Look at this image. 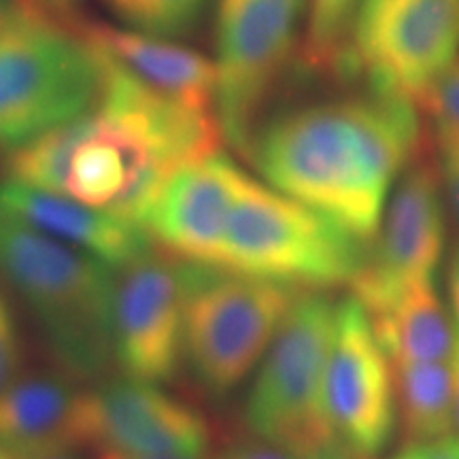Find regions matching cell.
<instances>
[{
	"label": "cell",
	"mask_w": 459,
	"mask_h": 459,
	"mask_svg": "<svg viewBox=\"0 0 459 459\" xmlns=\"http://www.w3.org/2000/svg\"><path fill=\"white\" fill-rule=\"evenodd\" d=\"M417 147L415 105L370 90L279 115L257 128L249 156L277 192L368 245Z\"/></svg>",
	"instance_id": "7a4b0ae2"
},
{
	"label": "cell",
	"mask_w": 459,
	"mask_h": 459,
	"mask_svg": "<svg viewBox=\"0 0 459 459\" xmlns=\"http://www.w3.org/2000/svg\"><path fill=\"white\" fill-rule=\"evenodd\" d=\"M79 395L65 378L17 377L0 392V449L15 459L77 449Z\"/></svg>",
	"instance_id": "e0dca14e"
},
{
	"label": "cell",
	"mask_w": 459,
	"mask_h": 459,
	"mask_svg": "<svg viewBox=\"0 0 459 459\" xmlns=\"http://www.w3.org/2000/svg\"><path fill=\"white\" fill-rule=\"evenodd\" d=\"M325 404L344 451L355 459H375L385 451L398 421L394 370L368 311L355 296L336 307Z\"/></svg>",
	"instance_id": "8fae6325"
},
{
	"label": "cell",
	"mask_w": 459,
	"mask_h": 459,
	"mask_svg": "<svg viewBox=\"0 0 459 459\" xmlns=\"http://www.w3.org/2000/svg\"><path fill=\"white\" fill-rule=\"evenodd\" d=\"M336 307L338 302L315 291L298 298L247 398L251 432L300 459H319L342 449L325 404Z\"/></svg>",
	"instance_id": "8992f818"
},
{
	"label": "cell",
	"mask_w": 459,
	"mask_h": 459,
	"mask_svg": "<svg viewBox=\"0 0 459 459\" xmlns=\"http://www.w3.org/2000/svg\"><path fill=\"white\" fill-rule=\"evenodd\" d=\"M196 264L147 251L115 271L113 355L126 378L170 381L186 359V307Z\"/></svg>",
	"instance_id": "30bf717a"
},
{
	"label": "cell",
	"mask_w": 459,
	"mask_h": 459,
	"mask_svg": "<svg viewBox=\"0 0 459 459\" xmlns=\"http://www.w3.org/2000/svg\"><path fill=\"white\" fill-rule=\"evenodd\" d=\"M440 181L445 183L446 196L459 217V132L438 130Z\"/></svg>",
	"instance_id": "cb8c5ba5"
},
{
	"label": "cell",
	"mask_w": 459,
	"mask_h": 459,
	"mask_svg": "<svg viewBox=\"0 0 459 459\" xmlns=\"http://www.w3.org/2000/svg\"><path fill=\"white\" fill-rule=\"evenodd\" d=\"M283 3H287V4H291V7H296V9H300V11H302V7H304V3H307V0H283Z\"/></svg>",
	"instance_id": "d6a6232c"
},
{
	"label": "cell",
	"mask_w": 459,
	"mask_h": 459,
	"mask_svg": "<svg viewBox=\"0 0 459 459\" xmlns=\"http://www.w3.org/2000/svg\"><path fill=\"white\" fill-rule=\"evenodd\" d=\"M372 330L389 361H451L455 325L434 279L417 281L383 311L372 313Z\"/></svg>",
	"instance_id": "ac0fdd59"
},
{
	"label": "cell",
	"mask_w": 459,
	"mask_h": 459,
	"mask_svg": "<svg viewBox=\"0 0 459 459\" xmlns=\"http://www.w3.org/2000/svg\"><path fill=\"white\" fill-rule=\"evenodd\" d=\"M298 15L283 0H220L215 117L240 152L249 153L264 102L294 51Z\"/></svg>",
	"instance_id": "9c48e42d"
},
{
	"label": "cell",
	"mask_w": 459,
	"mask_h": 459,
	"mask_svg": "<svg viewBox=\"0 0 459 459\" xmlns=\"http://www.w3.org/2000/svg\"><path fill=\"white\" fill-rule=\"evenodd\" d=\"M319 459H355V457L349 451L341 449V451H334V453H330V455H324V457H319Z\"/></svg>",
	"instance_id": "1f68e13d"
},
{
	"label": "cell",
	"mask_w": 459,
	"mask_h": 459,
	"mask_svg": "<svg viewBox=\"0 0 459 459\" xmlns=\"http://www.w3.org/2000/svg\"><path fill=\"white\" fill-rule=\"evenodd\" d=\"M457 45L459 0H361L349 49L370 90L421 107Z\"/></svg>",
	"instance_id": "ba28073f"
},
{
	"label": "cell",
	"mask_w": 459,
	"mask_h": 459,
	"mask_svg": "<svg viewBox=\"0 0 459 459\" xmlns=\"http://www.w3.org/2000/svg\"><path fill=\"white\" fill-rule=\"evenodd\" d=\"M34 459H73L71 451H60V453H48V455L34 457Z\"/></svg>",
	"instance_id": "4dcf8cb0"
},
{
	"label": "cell",
	"mask_w": 459,
	"mask_h": 459,
	"mask_svg": "<svg viewBox=\"0 0 459 459\" xmlns=\"http://www.w3.org/2000/svg\"><path fill=\"white\" fill-rule=\"evenodd\" d=\"M22 358L24 349H22L20 325L7 296L0 291V392L20 377Z\"/></svg>",
	"instance_id": "603a6c76"
},
{
	"label": "cell",
	"mask_w": 459,
	"mask_h": 459,
	"mask_svg": "<svg viewBox=\"0 0 459 459\" xmlns=\"http://www.w3.org/2000/svg\"><path fill=\"white\" fill-rule=\"evenodd\" d=\"M9 459H15V457H13V455H11V457H9Z\"/></svg>",
	"instance_id": "d590c367"
},
{
	"label": "cell",
	"mask_w": 459,
	"mask_h": 459,
	"mask_svg": "<svg viewBox=\"0 0 459 459\" xmlns=\"http://www.w3.org/2000/svg\"><path fill=\"white\" fill-rule=\"evenodd\" d=\"M94 459H187V457H156V455H132L119 451H94ZM203 459V457H200Z\"/></svg>",
	"instance_id": "f546056e"
},
{
	"label": "cell",
	"mask_w": 459,
	"mask_h": 459,
	"mask_svg": "<svg viewBox=\"0 0 459 459\" xmlns=\"http://www.w3.org/2000/svg\"><path fill=\"white\" fill-rule=\"evenodd\" d=\"M0 211L105 262L115 271L147 254L152 243L149 232L139 223L13 179L0 183Z\"/></svg>",
	"instance_id": "9a60e30c"
},
{
	"label": "cell",
	"mask_w": 459,
	"mask_h": 459,
	"mask_svg": "<svg viewBox=\"0 0 459 459\" xmlns=\"http://www.w3.org/2000/svg\"><path fill=\"white\" fill-rule=\"evenodd\" d=\"M221 136L213 113L160 94L105 54L99 105L11 152L9 179L145 228L170 177L220 152Z\"/></svg>",
	"instance_id": "6da1fadb"
},
{
	"label": "cell",
	"mask_w": 459,
	"mask_h": 459,
	"mask_svg": "<svg viewBox=\"0 0 459 459\" xmlns=\"http://www.w3.org/2000/svg\"><path fill=\"white\" fill-rule=\"evenodd\" d=\"M361 0H311L307 30L308 66L336 71L349 51V32Z\"/></svg>",
	"instance_id": "ffe728a7"
},
{
	"label": "cell",
	"mask_w": 459,
	"mask_h": 459,
	"mask_svg": "<svg viewBox=\"0 0 459 459\" xmlns=\"http://www.w3.org/2000/svg\"><path fill=\"white\" fill-rule=\"evenodd\" d=\"M0 273L30 304L68 370L99 377L115 364V268L0 211Z\"/></svg>",
	"instance_id": "3957f363"
},
{
	"label": "cell",
	"mask_w": 459,
	"mask_h": 459,
	"mask_svg": "<svg viewBox=\"0 0 459 459\" xmlns=\"http://www.w3.org/2000/svg\"><path fill=\"white\" fill-rule=\"evenodd\" d=\"M247 172L223 153L183 166L147 217V232L179 260L213 266Z\"/></svg>",
	"instance_id": "5bb4252c"
},
{
	"label": "cell",
	"mask_w": 459,
	"mask_h": 459,
	"mask_svg": "<svg viewBox=\"0 0 459 459\" xmlns=\"http://www.w3.org/2000/svg\"><path fill=\"white\" fill-rule=\"evenodd\" d=\"M304 291L196 264L186 307V361L206 392L226 395L271 349Z\"/></svg>",
	"instance_id": "52a82bcc"
},
{
	"label": "cell",
	"mask_w": 459,
	"mask_h": 459,
	"mask_svg": "<svg viewBox=\"0 0 459 459\" xmlns=\"http://www.w3.org/2000/svg\"><path fill=\"white\" fill-rule=\"evenodd\" d=\"M17 4L20 0H0V34L4 32V28L11 24V20L15 17Z\"/></svg>",
	"instance_id": "f1b7e54d"
},
{
	"label": "cell",
	"mask_w": 459,
	"mask_h": 459,
	"mask_svg": "<svg viewBox=\"0 0 459 459\" xmlns=\"http://www.w3.org/2000/svg\"><path fill=\"white\" fill-rule=\"evenodd\" d=\"M209 0H108L115 13L139 32L169 39L192 30Z\"/></svg>",
	"instance_id": "44dd1931"
},
{
	"label": "cell",
	"mask_w": 459,
	"mask_h": 459,
	"mask_svg": "<svg viewBox=\"0 0 459 459\" xmlns=\"http://www.w3.org/2000/svg\"><path fill=\"white\" fill-rule=\"evenodd\" d=\"M421 108H426L438 130L459 132V60L453 62L449 71L429 90Z\"/></svg>",
	"instance_id": "7402d4cb"
},
{
	"label": "cell",
	"mask_w": 459,
	"mask_h": 459,
	"mask_svg": "<svg viewBox=\"0 0 459 459\" xmlns=\"http://www.w3.org/2000/svg\"><path fill=\"white\" fill-rule=\"evenodd\" d=\"M366 254L338 223L245 175L215 268L313 291L351 285Z\"/></svg>",
	"instance_id": "5b68a950"
},
{
	"label": "cell",
	"mask_w": 459,
	"mask_h": 459,
	"mask_svg": "<svg viewBox=\"0 0 459 459\" xmlns=\"http://www.w3.org/2000/svg\"><path fill=\"white\" fill-rule=\"evenodd\" d=\"M51 3H56V4H62V3H66V0H51Z\"/></svg>",
	"instance_id": "e575fe53"
},
{
	"label": "cell",
	"mask_w": 459,
	"mask_h": 459,
	"mask_svg": "<svg viewBox=\"0 0 459 459\" xmlns=\"http://www.w3.org/2000/svg\"><path fill=\"white\" fill-rule=\"evenodd\" d=\"M392 459H459V434H449L432 443L404 445Z\"/></svg>",
	"instance_id": "d4e9b609"
},
{
	"label": "cell",
	"mask_w": 459,
	"mask_h": 459,
	"mask_svg": "<svg viewBox=\"0 0 459 459\" xmlns=\"http://www.w3.org/2000/svg\"><path fill=\"white\" fill-rule=\"evenodd\" d=\"M381 223L351 283L368 315L383 311L417 281L434 279L445 247L440 172L429 162L411 166Z\"/></svg>",
	"instance_id": "4fadbf2b"
},
{
	"label": "cell",
	"mask_w": 459,
	"mask_h": 459,
	"mask_svg": "<svg viewBox=\"0 0 459 459\" xmlns=\"http://www.w3.org/2000/svg\"><path fill=\"white\" fill-rule=\"evenodd\" d=\"M453 368V395H455V428L459 434V328L455 325V351H453L451 359Z\"/></svg>",
	"instance_id": "83f0119b"
},
{
	"label": "cell",
	"mask_w": 459,
	"mask_h": 459,
	"mask_svg": "<svg viewBox=\"0 0 459 459\" xmlns=\"http://www.w3.org/2000/svg\"><path fill=\"white\" fill-rule=\"evenodd\" d=\"M221 459H300V457L291 455V453H287L283 449H279V446L262 440V443H243V445L232 446V449H230Z\"/></svg>",
	"instance_id": "484cf974"
},
{
	"label": "cell",
	"mask_w": 459,
	"mask_h": 459,
	"mask_svg": "<svg viewBox=\"0 0 459 459\" xmlns=\"http://www.w3.org/2000/svg\"><path fill=\"white\" fill-rule=\"evenodd\" d=\"M446 281H449V298H451L453 315H455V324L459 328V243L453 247Z\"/></svg>",
	"instance_id": "4316f807"
},
{
	"label": "cell",
	"mask_w": 459,
	"mask_h": 459,
	"mask_svg": "<svg viewBox=\"0 0 459 459\" xmlns=\"http://www.w3.org/2000/svg\"><path fill=\"white\" fill-rule=\"evenodd\" d=\"M74 26L90 43L160 94L196 111H211L215 105L217 66L206 56L145 32L117 30L94 22H74Z\"/></svg>",
	"instance_id": "2e32d148"
},
{
	"label": "cell",
	"mask_w": 459,
	"mask_h": 459,
	"mask_svg": "<svg viewBox=\"0 0 459 459\" xmlns=\"http://www.w3.org/2000/svg\"><path fill=\"white\" fill-rule=\"evenodd\" d=\"M11 455H9V453L7 451H3V449H0V459H9Z\"/></svg>",
	"instance_id": "836d02e7"
},
{
	"label": "cell",
	"mask_w": 459,
	"mask_h": 459,
	"mask_svg": "<svg viewBox=\"0 0 459 459\" xmlns=\"http://www.w3.org/2000/svg\"><path fill=\"white\" fill-rule=\"evenodd\" d=\"M77 446L132 455L200 459L209 451L206 419L153 383L111 381L79 395Z\"/></svg>",
	"instance_id": "7c38bea8"
},
{
	"label": "cell",
	"mask_w": 459,
	"mask_h": 459,
	"mask_svg": "<svg viewBox=\"0 0 459 459\" xmlns=\"http://www.w3.org/2000/svg\"><path fill=\"white\" fill-rule=\"evenodd\" d=\"M105 54L37 0L0 34V147L15 152L99 105Z\"/></svg>",
	"instance_id": "277c9868"
},
{
	"label": "cell",
	"mask_w": 459,
	"mask_h": 459,
	"mask_svg": "<svg viewBox=\"0 0 459 459\" xmlns=\"http://www.w3.org/2000/svg\"><path fill=\"white\" fill-rule=\"evenodd\" d=\"M395 412L406 445L455 434L451 361H392Z\"/></svg>",
	"instance_id": "d6986e66"
}]
</instances>
